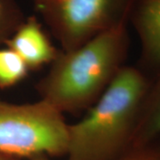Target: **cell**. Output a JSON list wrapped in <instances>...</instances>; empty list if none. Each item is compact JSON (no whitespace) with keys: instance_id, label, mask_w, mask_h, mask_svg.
I'll use <instances>...</instances> for the list:
<instances>
[{"instance_id":"1","label":"cell","mask_w":160,"mask_h":160,"mask_svg":"<svg viewBox=\"0 0 160 160\" xmlns=\"http://www.w3.org/2000/svg\"><path fill=\"white\" fill-rule=\"evenodd\" d=\"M126 24L119 23L74 50H61L37 85L40 100L62 115L90 109L124 66L129 44Z\"/></svg>"},{"instance_id":"2","label":"cell","mask_w":160,"mask_h":160,"mask_svg":"<svg viewBox=\"0 0 160 160\" xmlns=\"http://www.w3.org/2000/svg\"><path fill=\"white\" fill-rule=\"evenodd\" d=\"M150 81L123 66L86 117L68 126L67 160H114L131 148Z\"/></svg>"},{"instance_id":"3","label":"cell","mask_w":160,"mask_h":160,"mask_svg":"<svg viewBox=\"0 0 160 160\" xmlns=\"http://www.w3.org/2000/svg\"><path fill=\"white\" fill-rule=\"evenodd\" d=\"M69 124L46 102L14 104L0 98V152L21 159L65 156Z\"/></svg>"},{"instance_id":"4","label":"cell","mask_w":160,"mask_h":160,"mask_svg":"<svg viewBox=\"0 0 160 160\" xmlns=\"http://www.w3.org/2000/svg\"><path fill=\"white\" fill-rule=\"evenodd\" d=\"M134 0H40L35 4L62 51L74 50L129 21Z\"/></svg>"},{"instance_id":"5","label":"cell","mask_w":160,"mask_h":160,"mask_svg":"<svg viewBox=\"0 0 160 160\" xmlns=\"http://www.w3.org/2000/svg\"><path fill=\"white\" fill-rule=\"evenodd\" d=\"M6 45L22 59L29 70L51 64L61 52L53 46L36 16L26 17Z\"/></svg>"},{"instance_id":"6","label":"cell","mask_w":160,"mask_h":160,"mask_svg":"<svg viewBox=\"0 0 160 160\" xmlns=\"http://www.w3.org/2000/svg\"><path fill=\"white\" fill-rule=\"evenodd\" d=\"M146 67L160 72V0H134L129 14Z\"/></svg>"},{"instance_id":"7","label":"cell","mask_w":160,"mask_h":160,"mask_svg":"<svg viewBox=\"0 0 160 160\" xmlns=\"http://www.w3.org/2000/svg\"><path fill=\"white\" fill-rule=\"evenodd\" d=\"M160 137V72L150 84L138 117L132 147L142 146Z\"/></svg>"},{"instance_id":"8","label":"cell","mask_w":160,"mask_h":160,"mask_svg":"<svg viewBox=\"0 0 160 160\" xmlns=\"http://www.w3.org/2000/svg\"><path fill=\"white\" fill-rule=\"evenodd\" d=\"M29 69L22 58L11 48L0 49V88L6 89L22 82Z\"/></svg>"},{"instance_id":"9","label":"cell","mask_w":160,"mask_h":160,"mask_svg":"<svg viewBox=\"0 0 160 160\" xmlns=\"http://www.w3.org/2000/svg\"><path fill=\"white\" fill-rule=\"evenodd\" d=\"M25 19L15 0H0V46L6 44Z\"/></svg>"},{"instance_id":"10","label":"cell","mask_w":160,"mask_h":160,"mask_svg":"<svg viewBox=\"0 0 160 160\" xmlns=\"http://www.w3.org/2000/svg\"><path fill=\"white\" fill-rule=\"evenodd\" d=\"M114 160H160V137L142 146L132 147Z\"/></svg>"},{"instance_id":"11","label":"cell","mask_w":160,"mask_h":160,"mask_svg":"<svg viewBox=\"0 0 160 160\" xmlns=\"http://www.w3.org/2000/svg\"><path fill=\"white\" fill-rule=\"evenodd\" d=\"M0 160H22L19 158H16V157H13V156H11V155H7L5 154V153H2L0 152Z\"/></svg>"},{"instance_id":"12","label":"cell","mask_w":160,"mask_h":160,"mask_svg":"<svg viewBox=\"0 0 160 160\" xmlns=\"http://www.w3.org/2000/svg\"><path fill=\"white\" fill-rule=\"evenodd\" d=\"M29 160H52V158L46 155H38V156L30 158Z\"/></svg>"},{"instance_id":"13","label":"cell","mask_w":160,"mask_h":160,"mask_svg":"<svg viewBox=\"0 0 160 160\" xmlns=\"http://www.w3.org/2000/svg\"><path fill=\"white\" fill-rule=\"evenodd\" d=\"M33 2H34V4H37V3H38L40 0H32Z\"/></svg>"}]
</instances>
